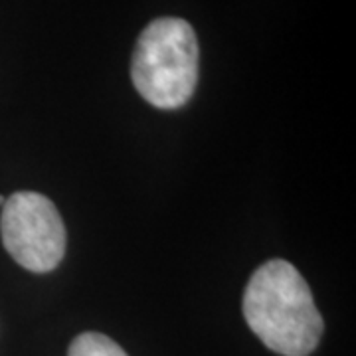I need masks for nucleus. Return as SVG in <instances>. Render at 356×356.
<instances>
[{
  "label": "nucleus",
  "mask_w": 356,
  "mask_h": 356,
  "mask_svg": "<svg viewBox=\"0 0 356 356\" xmlns=\"http://www.w3.org/2000/svg\"><path fill=\"white\" fill-rule=\"evenodd\" d=\"M0 236L18 266L48 273L65 254V226L56 204L40 192H14L2 204Z\"/></svg>",
  "instance_id": "3"
},
{
  "label": "nucleus",
  "mask_w": 356,
  "mask_h": 356,
  "mask_svg": "<svg viewBox=\"0 0 356 356\" xmlns=\"http://www.w3.org/2000/svg\"><path fill=\"white\" fill-rule=\"evenodd\" d=\"M4 202H6V198H4V196H0V206H2Z\"/></svg>",
  "instance_id": "5"
},
{
  "label": "nucleus",
  "mask_w": 356,
  "mask_h": 356,
  "mask_svg": "<svg viewBox=\"0 0 356 356\" xmlns=\"http://www.w3.org/2000/svg\"><path fill=\"white\" fill-rule=\"evenodd\" d=\"M67 356H129L113 339L102 332H83L70 344Z\"/></svg>",
  "instance_id": "4"
},
{
  "label": "nucleus",
  "mask_w": 356,
  "mask_h": 356,
  "mask_svg": "<svg viewBox=\"0 0 356 356\" xmlns=\"http://www.w3.org/2000/svg\"><path fill=\"white\" fill-rule=\"evenodd\" d=\"M198 40L186 20L156 18L140 32L131 60V79L139 95L159 109L191 102L198 83Z\"/></svg>",
  "instance_id": "2"
},
{
  "label": "nucleus",
  "mask_w": 356,
  "mask_h": 356,
  "mask_svg": "<svg viewBox=\"0 0 356 356\" xmlns=\"http://www.w3.org/2000/svg\"><path fill=\"white\" fill-rule=\"evenodd\" d=\"M243 317L269 350L309 356L321 343L323 318L305 277L285 259L257 267L243 293Z\"/></svg>",
  "instance_id": "1"
}]
</instances>
